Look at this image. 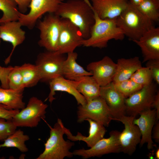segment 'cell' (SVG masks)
I'll list each match as a JSON object with an SVG mask.
<instances>
[{"label": "cell", "instance_id": "obj_1", "mask_svg": "<svg viewBox=\"0 0 159 159\" xmlns=\"http://www.w3.org/2000/svg\"><path fill=\"white\" fill-rule=\"evenodd\" d=\"M69 20L79 29L84 39L90 37L95 22L91 4L88 0H67L59 5L54 13Z\"/></svg>", "mask_w": 159, "mask_h": 159}, {"label": "cell", "instance_id": "obj_2", "mask_svg": "<svg viewBox=\"0 0 159 159\" xmlns=\"http://www.w3.org/2000/svg\"><path fill=\"white\" fill-rule=\"evenodd\" d=\"M116 21L125 35L132 41L138 40L154 26L153 21L142 14L130 1L125 9L116 18Z\"/></svg>", "mask_w": 159, "mask_h": 159}, {"label": "cell", "instance_id": "obj_3", "mask_svg": "<svg viewBox=\"0 0 159 159\" xmlns=\"http://www.w3.org/2000/svg\"><path fill=\"white\" fill-rule=\"evenodd\" d=\"M94 12L95 22L90 37L83 40L82 45L102 49L106 47L108 41L111 39L122 40L124 39L125 35L117 26L116 18L101 19Z\"/></svg>", "mask_w": 159, "mask_h": 159}, {"label": "cell", "instance_id": "obj_4", "mask_svg": "<svg viewBox=\"0 0 159 159\" xmlns=\"http://www.w3.org/2000/svg\"><path fill=\"white\" fill-rule=\"evenodd\" d=\"M50 128V136L44 143V149L37 159H63L71 158L74 155L70 150L74 143L69 140H65L64 125L62 120L58 119L57 122Z\"/></svg>", "mask_w": 159, "mask_h": 159}, {"label": "cell", "instance_id": "obj_5", "mask_svg": "<svg viewBox=\"0 0 159 159\" xmlns=\"http://www.w3.org/2000/svg\"><path fill=\"white\" fill-rule=\"evenodd\" d=\"M77 114L78 123L90 119L107 127L111 121L114 120L109 107L100 96L87 102L84 105H79Z\"/></svg>", "mask_w": 159, "mask_h": 159}, {"label": "cell", "instance_id": "obj_6", "mask_svg": "<svg viewBox=\"0 0 159 159\" xmlns=\"http://www.w3.org/2000/svg\"><path fill=\"white\" fill-rule=\"evenodd\" d=\"M61 18L54 13H48L42 20H38L37 27L40 32L39 46L47 51H57Z\"/></svg>", "mask_w": 159, "mask_h": 159}, {"label": "cell", "instance_id": "obj_7", "mask_svg": "<svg viewBox=\"0 0 159 159\" xmlns=\"http://www.w3.org/2000/svg\"><path fill=\"white\" fill-rule=\"evenodd\" d=\"M48 105L35 97H31L26 106L21 109L12 118L17 127H37L42 119L45 117Z\"/></svg>", "mask_w": 159, "mask_h": 159}, {"label": "cell", "instance_id": "obj_8", "mask_svg": "<svg viewBox=\"0 0 159 159\" xmlns=\"http://www.w3.org/2000/svg\"><path fill=\"white\" fill-rule=\"evenodd\" d=\"M65 57L57 51H46L39 53L35 64L41 76L40 81L49 82L52 79L62 76V66Z\"/></svg>", "mask_w": 159, "mask_h": 159}, {"label": "cell", "instance_id": "obj_9", "mask_svg": "<svg viewBox=\"0 0 159 159\" xmlns=\"http://www.w3.org/2000/svg\"><path fill=\"white\" fill-rule=\"evenodd\" d=\"M64 0H31L29 12L23 14L19 12L18 21L22 26L32 29L37 21L47 13H55L59 5Z\"/></svg>", "mask_w": 159, "mask_h": 159}, {"label": "cell", "instance_id": "obj_10", "mask_svg": "<svg viewBox=\"0 0 159 159\" xmlns=\"http://www.w3.org/2000/svg\"><path fill=\"white\" fill-rule=\"evenodd\" d=\"M156 92V86L152 82L125 98L126 113L135 117L142 111L153 108Z\"/></svg>", "mask_w": 159, "mask_h": 159}, {"label": "cell", "instance_id": "obj_11", "mask_svg": "<svg viewBox=\"0 0 159 159\" xmlns=\"http://www.w3.org/2000/svg\"><path fill=\"white\" fill-rule=\"evenodd\" d=\"M84 39L77 27L68 19L61 18L57 52L64 54L74 52L82 45Z\"/></svg>", "mask_w": 159, "mask_h": 159}, {"label": "cell", "instance_id": "obj_12", "mask_svg": "<svg viewBox=\"0 0 159 159\" xmlns=\"http://www.w3.org/2000/svg\"><path fill=\"white\" fill-rule=\"evenodd\" d=\"M135 117L124 115L117 120L122 122L125 128L120 132L119 141L121 152L131 155L135 152L140 142L141 134L138 126L133 123Z\"/></svg>", "mask_w": 159, "mask_h": 159}, {"label": "cell", "instance_id": "obj_13", "mask_svg": "<svg viewBox=\"0 0 159 159\" xmlns=\"http://www.w3.org/2000/svg\"><path fill=\"white\" fill-rule=\"evenodd\" d=\"M120 132L117 130H112L110 132L108 138H103L89 149L75 150L72 152L73 154L81 156L84 159H87L91 157H99L109 153H118L121 152L119 141Z\"/></svg>", "mask_w": 159, "mask_h": 159}, {"label": "cell", "instance_id": "obj_14", "mask_svg": "<svg viewBox=\"0 0 159 159\" xmlns=\"http://www.w3.org/2000/svg\"><path fill=\"white\" fill-rule=\"evenodd\" d=\"M117 68L116 63L108 56L102 59L90 63L87 70L100 87L107 85L112 82Z\"/></svg>", "mask_w": 159, "mask_h": 159}, {"label": "cell", "instance_id": "obj_15", "mask_svg": "<svg viewBox=\"0 0 159 159\" xmlns=\"http://www.w3.org/2000/svg\"><path fill=\"white\" fill-rule=\"evenodd\" d=\"M100 96L105 100L111 112L114 120H117L126 115L125 98L112 82L101 87Z\"/></svg>", "mask_w": 159, "mask_h": 159}, {"label": "cell", "instance_id": "obj_16", "mask_svg": "<svg viewBox=\"0 0 159 159\" xmlns=\"http://www.w3.org/2000/svg\"><path fill=\"white\" fill-rule=\"evenodd\" d=\"M140 48L143 62L159 59V28L153 26L138 40L132 41Z\"/></svg>", "mask_w": 159, "mask_h": 159}, {"label": "cell", "instance_id": "obj_17", "mask_svg": "<svg viewBox=\"0 0 159 159\" xmlns=\"http://www.w3.org/2000/svg\"><path fill=\"white\" fill-rule=\"evenodd\" d=\"M139 115V117L134 118L133 123L138 126L141 134L140 146L146 143L148 149H152L155 145L152 139V132L156 121V111L154 108L142 111Z\"/></svg>", "mask_w": 159, "mask_h": 159}, {"label": "cell", "instance_id": "obj_18", "mask_svg": "<svg viewBox=\"0 0 159 159\" xmlns=\"http://www.w3.org/2000/svg\"><path fill=\"white\" fill-rule=\"evenodd\" d=\"M22 25L18 21H9L0 24V39L11 43L12 49L9 56L5 59V64H9L16 47L25 39V32L21 28Z\"/></svg>", "mask_w": 159, "mask_h": 159}, {"label": "cell", "instance_id": "obj_19", "mask_svg": "<svg viewBox=\"0 0 159 159\" xmlns=\"http://www.w3.org/2000/svg\"><path fill=\"white\" fill-rule=\"evenodd\" d=\"M92 9L102 19L118 16L127 7L128 0H91Z\"/></svg>", "mask_w": 159, "mask_h": 159}, {"label": "cell", "instance_id": "obj_20", "mask_svg": "<svg viewBox=\"0 0 159 159\" xmlns=\"http://www.w3.org/2000/svg\"><path fill=\"white\" fill-rule=\"evenodd\" d=\"M49 83L50 91L47 99L51 103L56 99L54 96L56 92L57 91L66 92L72 95L79 105H83L86 103L84 96L77 90L74 80L65 79L62 76H59L50 80Z\"/></svg>", "mask_w": 159, "mask_h": 159}, {"label": "cell", "instance_id": "obj_21", "mask_svg": "<svg viewBox=\"0 0 159 159\" xmlns=\"http://www.w3.org/2000/svg\"><path fill=\"white\" fill-rule=\"evenodd\" d=\"M90 124L89 135L87 136L83 135L78 132L77 135H72L69 129L64 127V134L67 138L72 141H82L86 143L87 146L90 148L92 147L97 142L103 138L106 132L105 126L103 125L90 119H87Z\"/></svg>", "mask_w": 159, "mask_h": 159}, {"label": "cell", "instance_id": "obj_22", "mask_svg": "<svg viewBox=\"0 0 159 159\" xmlns=\"http://www.w3.org/2000/svg\"><path fill=\"white\" fill-rule=\"evenodd\" d=\"M117 68L112 82L117 83L130 79L142 64L138 57L129 59H119L116 63Z\"/></svg>", "mask_w": 159, "mask_h": 159}, {"label": "cell", "instance_id": "obj_23", "mask_svg": "<svg viewBox=\"0 0 159 159\" xmlns=\"http://www.w3.org/2000/svg\"><path fill=\"white\" fill-rule=\"evenodd\" d=\"M77 54L74 52L67 54L62 66V76L66 79L76 81L83 77L91 76L92 73L87 71L76 62Z\"/></svg>", "mask_w": 159, "mask_h": 159}, {"label": "cell", "instance_id": "obj_24", "mask_svg": "<svg viewBox=\"0 0 159 159\" xmlns=\"http://www.w3.org/2000/svg\"><path fill=\"white\" fill-rule=\"evenodd\" d=\"M74 82L77 90L87 102L100 96L101 87L92 76H84Z\"/></svg>", "mask_w": 159, "mask_h": 159}, {"label": "cell", "instance_id": "obj_25", "mask_svg": "<svg viewBox=\"0 0 159 159\" xmlns=\"http://www.w3.org/2000/svg\"><path fill=\"white\" fill-rule=\"evenodd\" d=\"M23 92L4 89L0 86V103L13 109L21 110L25 107L23 100Z\"/></svg>", "mask_w": 159, "mask_h": 159}, {"label": "cell", "instance_id": "obj_26", "mask_svg": "<svg viewBox=\"0 0 159 159\" xmlns=\"http://www.w3.org/2000/svg\"><path fill=\"white\" fill-rule=\"evenodd\" d=\"M19 67L22 77L24 88L34 87L40 81L39 72L35 64L25 63Z\"/></svg>", "mask_w": 159, "mask_h": 159}, {"label": "cell", "instance_id": "obj_27", "mask_svg": "<svg viewBox=\"0 0 159 159\" xmlns=\"http://www.w3.org/2000/svg\"><path fill=\"white\" fill-rule=\"evenodd\" d=\"M29 139V136L24 134L23 131L20 129L16 130L4 140L3 143L0 144V148L14 147L22 152H26L28 149L25 143Z\"/></svg>", "mask_w": 159, "mask_h": 159}, {"label": "cell", "instance_id": "obj_28", "mask_svg": "<svg viewBox=\"0 0 159 159\" xmlns=\"http://www.w3.org/2000/svg\"><path fill=\"white\" fill-rule=\"evenodd\" d=\"M0 10L3 13L0 18V24L10 21H18L19 11L14 0H0Z\"/></svg>", "mask_w": 159, "mask_h": 159}, {"label": "cell", "instance_id": "obj_29", "mask_svg": "<svg viewBox=\"0 0 159 159\" xmlns=\"http://www.w3.org/2000/svg\"><path fill=\"white\" fill-rule=\"evenodd\" d=\"M136 7L142 14L151 21H159V7L152 0H143Z\"/></svg>", "mask_w": 159, "mask_h": 159}, {"label": "cell", "instance_id": "obj_30", "mask_svg": "<svg viewBox=\"0 0 159 159\" xmlns=\"http://www.w3.org/2000/svg\"><path fill=\"white\" fill-rule=\"evenodd\" d=\"M114 84L116 89L125 98L139 90L143 87L130 79Z\"/></svg>", "mask_w": 159, "mask_h": 159}, {"label": "cell", "instance_id": "obj_31", "mask_svg": "<svg viewBox=\"0 0 159 159\" xmlns=\"http://www.w3.org/2000/svg\"><path fill=\"white\" fill-rule=\"evenodd\" d=\"M9 89L14 90L24 91L23 78L19 66L13 67L8 77Z\"/></svg>", "mask_w": 159, "mask_h": 159}, {"label": "cell", "instance_id": "obj_32", "mask_svg": "<svg viewBox=\"0 0 159 159\" xmlns=\"http://www.w3.org/2000/svg\"><path fill=\"white\" fill-rule=\"evenodd\" d=\"M130 79L143 86L151 83L153 80L150 70L146 67H142L138 69Z\"/></svg>", "mask_w": 159, "mask_h": 159}, {"label": "cell", "instance_id": "obj_33", "mask_svg": "<svg viewBox=\"0 0 159 159\" xmlns=\"http://www.w3.org/2000/svg\"><path fill=\"white\" fill-rule=\"evenodd\" d=\"M11 120L0 118V141L4 140L16 130Z\"/></svg>", "mask_w": 159, "mask_h": 159}, {"label": "cell", "instance_id": "obj_34", "mask_svg": "<svg viewBox=\"0 0 159 159\" xmlns=\"http://www.w3.org/2000/svg\"><path fill=\"white\" fill-rule=\"evenodd\" d=\"M146 67L150 70L153 80L159 84V59H153L146 62Z\"/></svg>", "mask_w": 159, "mask_h": 159}, {"label": "cell", "instance_id": "obj_35", "mask_svg": "<svg viewBox=\"0 0 159 159\" xmlns=\"http://www.w3.org/2000/svg\"><path fill=\"white\" fill-rule=\"evenodd\" d=\"M20 110L11 109L0 103V118L11 120L13 117Z\"/></svg>", "mask_w": 159, "mask_h": 159}, {"label": "cell", "instance_id": "obj_36", "mask_svg": "<svg viewBox=\"0 0 159 159\" xmlns=\"http://www.w3.org/2000/svg\"><path fill=\"white\" fill-rule=\"evenodd\" d=\"M13 67L9 66L4 67L0 65V81L1 86L4 89H9L8 77L9 72L12 69Z\"/></svg>", "mask_w": 159, "mask_h": 159}, {"label": "cell", "instance_id": "obj_37", "mask_svg": "<svg viewBox=\"0 0 159 159\" xmlns=\"http://www.w3.org/2000/svg\"><path fill=\"white\" fill-rule=\"evenodd\" d=\"M17 4L19 11L23 14H26L29 8L31 0H13Z\"/></svg>", "mask_w": 159, "mask_h": 159}, {"label": "cell", "instance_id": "obj_38", "mask_svg": "<svg viewBox=\"0 0 159 159\" xmlns=\"http://www.w3.org/2000/svg\"><path fill=\"white\" fill-rule=\"evenodd\" d=\"M152 131V138L157 143H159V122L156 121L153 126Z\"/></svg>", "mask_w": 159, "mask_h": 159}, {"label": "cell", "instance_id": "obj_39", "mask_svg": "<svg viewBox=\"0 0 159 159\" xmlns=\"http://www.w3.org/2000/svg\"><path fill=\"white\" fill-rule=\"evenodd\" d=\"M156 111V121L159 119V92L157 91L153 104V108Z\"/></svg>", "mask_w": 159, "mask_h": 159}, {"label": "cell", "instance_id": "obj_40", "mask_svg": "<svg viewBox=\"0 0 159 159\" xmlns=\"http://www.w3.org/2000/svg\"><path fill=\"white\" fill-rule=\"evenodd\" d=\"M143 0H130V2L136 6H138Z\"/></svg>", "mask_w": 159, "mask_h": 159}, {"label": "cell", "instance_id": "obj_41", "mask_svg": "<svg viewBox=\"0 0 159 159\" xmlns=\"http://www.w3.org/2000/svg\"><path fill=\"white\" fill-rule=\"evenodd\" d=\"M155 158L156 159H159V149L158 148L155 153Z\"/></svg>", "mask_w": 159, "mask_h": 159}, {"label": "cell", "instance_id": "obj_42", "mask_svg": "<svg viewBox=\"0 0 159 159\" xmlns=\"http://www.w3.org/2000/svg\"><path fill=\"white\" fill-rule=\"evenodd\" d=\"M159 7V0H152Z\"/></svg>", "mask_w": 159, "mask_h": 159}, {"label": "cell", "instance_id": "obj_43", "mask_svg": "<svg viewBox=\"0 0 159 159\" xmlns=\"http://www.w3.org/2000/svg\"><path fill=\"white\" fill-rule=\"evenodd\" d=\"M1 39H0V44H1Z\"/></svg>", "mask_w": 159, "mask_h": 159}]
</instances>
